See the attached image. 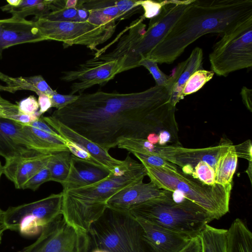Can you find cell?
Wrapping results in <instances>:
<instances>
[{
  "label": "cell",
  "mask_w": 252,
  "mask_h": 252,
  "mask_svg": "<svg viewBox=\"0 0 252 252\" xmlns=\"http://www.w3.org/2000/svg\"><path fill=\"white\" fill-rule=\"evenodd\" d=\"M165 87L140 92L81 94L77 99L51 116L108 152L122 138L146 139L167 130L178 143L175 106Z\"/></svg>",
  "instance_id": "obj_1"
},
{
  "label": "cell",
  "mask_w": 252,
  "mask_h": 252,
  "mask_svg": "<svg viewBox=\"0 0 252 252\" xmlns=\"http://www.w3.org/2000/svg\"><path fill=\"white\" fill-rule=\"evenodd\" d=\"M251 16L252 0H193L146 58L158 63H171L201 36L223 33Z\"/></svg>",
  "instance_id": "obj_2"
},
{
  "label": "cell",
  "mask_w": 252,
  "mask_h": 252,
  "mask_svg": "<svg viewBox=\"0 0 252 252\" xmlns=\"http://www.w3.org/2000/svg\"><path fill=\"white\" fill-rule=\"evenodd\" d=\"M192 0H167L159 13L150 19L147 30L143 23L145 18L142 15L127 27V33L121 36L114 49L94 60L104 62L122 60L121 72L139 67V61L146 58L163 40Z\"/></svg>",
  "instance_id": "obj_3"
},
{
  "label": "cell",
  "mask_w": 252,
  "mask_h": 252,
  "mask_svg": "<svg viewBox=\"0 0 252 252\" xmlns=\"http://www.w3.org/2000/svg\"><path fill=\"white\" fill-rule=\"evenodd\" d=\"M147 176L142 163L134 160L126 171L112 173L95 184L73 189L63 194V211L68 221L75 227L87 231L107 208L106 201L122 189L143 181Z\"/></svg>",
  "instance_id": "obj_4"
},
{
  "label": "cell",
  "mask_w": 252,
  "mask_h": 252,
  "mask_svg": "<svg viewBox=\"0 0 252 252\" xmlns=\"http://www.w3.org/2000/svg\"><path fill=\"white\" fill-rule=\"evenodd\" d=\"M172 191L166 190L160 197L147 200L131 207L128 212L135 218L142 220L192 238L214 220L202 208L186 199L175 202Z\"/></svg>",
  "instance_id": "obj_5"
},
{
  "label": "cell",
  "mask_w": 252,
  "mask_h": 252,
  "mask_svg": "<svg viewBox=\"0 0 252 252\" xmlns=\"http://www.w3.org/2000/svg\"><path fill=\"white\" fill-rule=\"evenodd\" d=\"M151 182L159 188L182 192L214 220H219L229 212L232 184L222 186L207 185L178 169L172 171L142 164Z\"/></svg>",
  "instance_id": "obj_6"
},
{
  "label": "cell",
  "mask_w": 252,
  "mask_h": 252,
  "mask_svg": "<svg viewBox=\"0 0 252 252\" xmlns=\"http://www.w3.org/2000/svg\"><path fill=\"white\" fill-rule=\"evenodd\" d=\"M87 234L92 246L106 252H153L141 225L128 212L107 207Z\"/></svg>",
  "instance_id": "obj_7"
},
{
  "label": "cell",
  "mask_w": 252,
  "mask_h": 252,
  "mask_svg": "<svg viewBox=\"0 0 252 252\" xmlns=\"http://www.w3.org/2000/svg\"><path fill=\"white\" fill-rule=\"evenodd\" d=\"M209 59L211 71L218 76L252 66V16L223 33L214 46Z\"/></svg>",
  "instance_id": "obj_8"
},
{
  "label": "cell",
  "mask_w": 252,
  "mask_h": 252,
  "mask_svg": "<svg viewBox=\"0 0 252 252\" xmlns=\"http://www.w3.org/2000/svg\"><path fill=\"white\" fill-rule=\"evenodd\" d=\"M63 198L62 191L32 202L9 207L3 213V226L6 230L18 231L24 236L38 235L44 226L62 215Z\"/></svg>",
  "instance_id": "obj_9"
},
{
  "label": "cell",
  "mask_w": 252,
  "mask_h": 252,
  "mask_svg": "<svg viewBox=\"0 0 252 252\" xmlns=\"http://www.w3.org/2000/svg\"><path fill=\"white\" fill-rule=\"evenodd\" d=\"M35 21L40 33L45 40L63 43L64 47L73 45L86 46L92 50L111 37L116 23L96 26L88 22L57 21L39 18Z\"/></svg>",
  "instance_id": "obj_10"
},
{
  "label": "cell",
  "mask_w": 252,
  "mask_h": 252,
  "mask_svg": "<svg viewBox=\"0 0 252 252\" xmlns=\"http://www.w3.org/2000/svg\"><path fill=\"white\" fill-rule=\"evenodd\" d=\"M89 237L67 223L61 215L44 226L32 244L20 252H88Z\"/></svg>",
  "instance_id": "obj_11"
},
{
  "label": "cell",
  "mask_w": 252,
  "mask_h": 252,
  "mask_svg": "<svg viewBox=\"0 0 252 252\" xmlns=\"http://www.w3.org/2000/svg\"><path fill=\"white\" fill-rule=\"evenodd\" d=\"M47 153L44 143L24 124L0 118V156L5 161Z\"/></svg>",
  "instance_id": "obj_12"
},
{
  "label": "cell",
  "mask_w": 252,
  "mask_h": 252,
  "mask_svg": "<svg viewBox=\"0 0 252 252\" xmlns=\"http://www.w3.org/2000/svg\"><path fill=\"white\" fill-rule=\"evenodd\" d=\"M122 60L109 62L90 59L76 69L63 71L61 80L66 82L74 81L70 86V94H79L95 85H104L121 73Z\"/></svg>",
  "instance_id": "obj_13"
},
{
  "label": "cell",
  "mask_w": 252,
  "mask_h": 252,
  "mask_svg": "<svg viewBox=\"0 0 252 252\" xmlns=\"http://www.w3.org/2000/svg\"><path fill=\"white\" fill-rule=\"evenodd\" d=\"M233 144L226 140H221L217 146L203 148H187L179 145H156L154 154L158 155L182 168L190 165L193 168L204 161L214 170L220 157Z\"/></svg>",
  "instance_id": "obj_14"
},
{
  "label": "cell",
  "mask_w": 252,
  "mask_h": 252,
  "mask_svg": "<svg viewBox=\"0 0 252 252\" xmlns=\"http://www.w3.org/2000/svg\"><path fill=\"white\" fill-rule=\"evenodd\" d=\"M44 41L35 21L15 17L0 19V60L11 46Z\"/></svg>",
  "instance_id": "obj_15"
},
{
  "label": "cell",
  "mask_w": 252,
  "mask_h": 252,
  "mask_svg": "<svg viewBox=\"0 0 252 252\" xmlns=\"http://www.w3.org/2000/svg\"><path fill=\"white\" fill-rule=\"evenodd\" d=\"M166 191L152 182L145 183L142 181L119 190L106 201V205L110 209L128 212L135 205L163 195Z\"/></svg>",
  "instance_id": "obj_16"
},
{
  "label": "cell",
  "mask_w": 252,
  "mask_h": 252,
  "mask_svg": "<svg viewBox=\"0 0 252 252\" xmlns=\"http://www.w3.org/2000/svg\"><path fill=\"white\" fill-rule=\"evenodd\" d=\"M42 118L45 123L65 139L75 143L85 149L95 160L111 173L115 168L123 166L126 164L125 159L121 160L112 157L108 152L70 129L51 116H42Z\"/></svg>",
  "instance_id": "obj_17"
},
{
  "label": "cell",
  "mask_w": 252,
  "mask_h": 252,
  "mask_svg": "<svg viewBox=\"0 0 252 252\" xmlns=\"http://www.w3.org/2000/svg\"><path fill=\"white\" fill-rule=\"evenodd\" d=\"M136 219L143 228L144 238L153 252H180L193 238Z\"/></svg>",
  "instance_id": "obj_18"
},
{
  "label": "cell",
  "mask_w": 252,
  "mask_h": 252,
  "mask_svg": "<svg viewBox=\"0 0 252 252\" xmlns=\"http://www.w3.org/2000/svg\"><path fill=\"white\" fill-rule=\"evenodd\" d=\"M203 55L202 49L196 47L185 61L173 69L165 88L169 94L168 102L173 106L184 99L182 91L189 77L196 70L202 69Z\"/></svg>",
  "instance_id": "obj_19"
},
{
  "label": "cell",
  "mask_w": 252,
  "mask_h": 252,
  "mask_svg": "<svg viewBox=\"0 0 252 252\" xmlns=\"http://www.w3.org/2000/svg\"><path fill=\"white\" fill-rule=\"evenodd\" d=\"M52 154L18 158L5 161L3 174L17 189H23L26 183L40 170L46 166Z\"/></svg>",
  "instance_id": "obj_20"
},
{
  "label": "cell",
  "mask_w": 252,
  "mask_h": 252,
  "mask_svg": "<svg viewBox=\"0 0 252 252\" xmlns=\"http://www.w3.org/2000/svg\"><path fill=\"white\" fill-rule=\"evenodd\" d=\"M111 172L103 167L96 166L79 160L72 155L68 176L61 185L63 192L91 186L107 178Z\"/></svg>",
  "instance_id": "obj_21"
},
{
  "label": "cell",
  "mask_w": 252,
  "mask_h": 252,
  "mask_svg": "<svg viewBox=\"0 0 252 252\" xmlns=\"http://www.w3.org/2000/svg\"><path fill=\"white\" fill-rule=\"evenodd\" d=\"M0 80L5 83L0 84V91L15 93L27 90L34 92L37 95L41 94L51 96L56 91L53 90L41 75L30 77H14L0 71Z\"/></svg>",
  "instance_id": "obj_22"
},
{
  "label": "cell",
  "mask_w": 252,
  "mask_h": 252,
  "mask_svg": "<svg viewBox=\"0 0 252 252\" xmlns=\"http://www.w3.org/2000/svg\"><path fill=\"white\" fill-rule=\"evenodd\" d=\"M83 6L89 13V23L96 26L116 23L126 19L119 10L113 0H82Z\"/></svg>",
  "instance_id": "obj_23"
},
{
  "label": "cell",
  "mask_w": 252,
  "mask_h": 252,
  "mask_svg": "<svg viewBox=\"0 0 252 252\" xmlns=\"http://www.w3.org/2000/svg\"><path fill=\"white\" fill-rule=\"evenodd\" d=\"M53 0H7V4L0 9L10 13L12 17L22 19L30 15H34L35 19L46 14L52 9Z\"/></svg>",
  "instance_id": "obj_24"
},
{
  "label": "cell",
  "mask_w": 252,
  "mask_h": 252,
  "mask_svg": "<svg viewBox=\"0 0 252 252\" xmlns=\"http://www.w3.org/2000/svg\"><path fill=\"white\" fill-rule=\"evenodd\" d=\"M199 237L201 252H227V229L217 228L207 224Z\"/></svg>",
  "instance_id": "obj_25"
},
{
  "label": "cell",
  "mask_w": 252,
  "mask_h": 252,
  "mask_svg": "<svg viewBox=\"0 0 252 252\" xmlns=\"http://www.w3.org/2000/svg\"><path fill=\"white\" fill-rule=\"evenodd\" d=\"M238 157L232 144L218 160L215 169L216 184L226 186L232 184L237 164Z\"/></svg>",
  "instance_id": "obj_26"
},
{
  "label": "cell",
  "mask_w": 252,
  "mask_h": 252,
  "mask_svg": "<svg viewBox=\"0 0 252 252\" xmlns=\"http://www.w3.org/2000/svg\"><path fill=\"white\" fill-rule=\"evenodd\" d=\"M72 154L69 151L52 154L47 167L50 175V181L63 184L69 174Z\"/></svg>",
  "instance_id": "obj_27"
},
{
  "label": "cell",
  "mask_w": 252,
  "mask_h": 252,
  "mask_svg": "<svg viewBox=\"0 0 252 252\" xmlns=\"http://www.w3.org/2000/svg\"><path fill=\"white\" fill-rule=\"evenodd\" d=\"M214 72L203 69L195 71L189 78L182 91V96L194 93L202 88L203 86L211 80Z\"/></svg>",
  "instance_id": "obj_28"
},
{
  "label": "cell",
  "mask_w": 252,
  "mask_h": 252,
  "mask_svg": "<svg viewBox=\"0 0 252 252\" xmlns=\"http://www.w3.org/2000/svg\"><path fill=\"white\" fill-rule=\"evenodd\" d=\"M133 154L141 162L150 166L172 171L178 170L177 166L160 156L154 154L134 152Z\"/></svg>",
  "instance_id": "obj_29"
},
{
  "label": "cell",
  "mask_w": 252,
  "mask_h": 252,
  "mask_svg": "<svg viewBox=\"0 0 252 252\" xmlns=\"http://www.w3.org/2000/svg\"><path fill=\"white\" fill-rule=\"evenodd\" d=\"M191 176L207 185L213 186L216 184L215 170L204 161H200L196 164Z\"/></svg>",
  "instance_id": "obj_30"
},
{
  "label": "cell",
  "mask_w": 252,
  "mask_h": 252,
  "mask_svg": "<svg viewBox=\"0 0 252 252\" xmlns=\"http://www.w3.org/2000/svg\"><path fill=\"white\" fill-rule=\"evenodd\" d=\"M139 66L147 68L153 76L158 86L166 87L168 83L170 75H167L158 68V63L152 60L144 58L138 63Z\"/></svg>",
  "instance_id": "obj_31"
},
{
  "label": "cell",
  "mask_w": 252,
  "mask_h": 252,
  "mask_svg": "<svg viewBox=\"0 0 252 252\" xmlns=\"http://www.w3.org/2000/svg\"><path fill=\"white\" fill-rule=\"evenodd\" d=\"M77 13L76 8H66L64 6L60 9L51 11L40 18L52 21L75 22Z\"/></svg>",
  "instance_id": "obj_32"
},
{
  "label": "cell",
  "mask_w": 252,
  "mask_h": 252,
  "mask_svg": "<svg viewBox=\"0 0 252 252\" xmlns=\"http://www.w3.org/2000/svg\"><path fill=\"white\" fill-rule=\"evenodd\" d=\"M65 144L72 155L76 158L96 166L103 167L89 153L80 145L66 139Z\"/></svg>",
  "instance_id": "obj_33"
},
{
  "label": "cell",
  "mask_w": 252,
  "mask_h": 252,
  "mask_svg": "<svg viewBox=\"0 0 252 252\" xmlns=\"http://www.w3.org/2000/svg\"><path fill=\"white\" fill-rule=\"evenodd\" d=\"M48 181H50V175L46 166L30 178L24 185L23 189H30L35 191L42 184Z\"/></svg>",
  "instance_id": "obj_34"
},
{
  "label": "cell",
  "mask_w": 252,
  "mask_h": 252,
  "mask_svg": "<svg viewBox=\"0 0 252 252\" xmlns=\"http://www.w3.org/2000/svg\"><path fill=\"white\" fill-rule=\"evenodd\" d=\"M167 0L154 1L151 0H140V5L144 10L142 16L145 18L151 19L157 16L160 12L162 6Z\"/></svg>",
  "instance_id": "obj_35"
},
{
  "label": "cell",
  "mask_w": 252,
  "mask_h": 252,
  "mask_svg": "<svg viewBox=\"0 0 252 252\" xmlns=\"http://www.w3.org/2000/svg\"><path fill=\"white\" fill-rule=\"evenodd\" d=\"M140 0H115V4L120 12L126 19L128 18L140 10Z\"/></svg>",
  "instance_id": "obj_36"
},
{
  "label": "cell",
  "mask_w": 252,
  "mask_h": 252,
  "mask_svg": "<svg viewBox=\"0 0 252 252\" xmlns=\"http://www.w3.org/2000/svg\"><path fill=\"white\" fill-rule=\"evenodd\" d=\"M79 95L62 94L56 91L50 96L52 107L56 108L57 110L62 109L76 101Z\"/></svg>",
  "instance_id": "obj_37"
},
{
  "label": "cell",
  "mask_w": 252,
  "mask_h": 252,
  "mask_svg": "<svg viewBox=\"0 0 252 252\" xmlns=\"http://www.w3.org/2000/svg\"><path fill=\"white\" fill-rule=\"evenodd\" d=\"M17 104H14L0 95V118L12 120L19 114Z\"/></svg>",
  "instance_id": "obj_38"
},
{
  "label": "cell",
  "mask_w": 252,
  "mask_h": 252,
  "mask_svg": "<svg viewBox=\"0 0 252 252\" xmlns=\"http://www.w3.org/2000/svg\"><path fill=\"white\" fill-rule=\"evenodd\" d=\"M19 112L26 115L35 114L39 109L37 100L33 95L22 99L17 104Z\"/></svg>",
  "instance_id": "obj_39"
},
{
  "label": "cell",
  "mask_w": 252,
  "mask_h": 252,
  "mask_svg": "<svg viewBox=\"0 0 252 252\" xmlns=\"http://www.w3.org/2000/svg\"><path fill=\"white\" fill-rule=\"evenodd\" d=\"M234 146L238 158H243L248 161H252V146L250 140H247L241 144Z\"/></svg>",
  "instance_id": "obj_40"
},
{
  "label": "cell",
  "mask_w": 252,
  "mask_h": 252,
  "mask_svg": "<svg viewBox=\"0 0 252 252\" xmlns=\"http://www.w3.org/2000/svg\"><path fill=\"white\" fill-rule=\"evenodd\" d=\"M41 130L57 137H62L43 120L42 116L37 121L28 124H24Z\"/></svg>",
  "instance_id": "obj_41"
},
{
  "label": "cell",
  "mask_w": 252,
  "mask_h": 252,
  "mask_svg": "<svg viewBox=\"0 0 252 252\" xmlns=\"http://www.w3.org/2000/svg\"><path fill=\"white\" fill-rule=\"evenodd\" d=\"M38 96L37 102L39 108L38 112L42 115L52 107L51 101L50 96L45 94H41Z\"/></svg>",
  "instance_id": "obj_42"
},
{
  "label": "cell",
  "mask_w": 252,
  "mask_h": 252,
  "mask_svg": "<svg viewBox=\"0 0 252 252\" xmlns=\"http://www.w3.org/2000/svg\"><path fill=\"white\" fill-rule=\"evenodd\" d=\"M240 94L242 101L247 108L252 111V90L244 86L242 87Z\"/></svg>",
  "instance_id": "obj_43"
},
{
  "label": "cell",
  "mask_w": 252,
  "mask_h": 252,
  "mask_svg": "<svg viewBox=\"0 0 252 252\" xmlns=\"http://www.w3.org/2000/svg\"><path fill=\"white\" fill-rule=\"evenodd\" d=\"M76 8L77 13L75 22H87L89 17L90 13L89 11L83 6L82 0H78Z\"/></svg>",
  "instance_id": "obj_44"
},
{
  "label": "cell",
  "mask_w": 252,
  "mask_h": 252,
  "mask_svg": "<svg viewBox=\"0 0 252 252\" xmlns=\"http://www.w3.org/2000/svg\"><path fill=\"white\" fill-rule=\"evenodd\" d=\"M158 135L159 137L158 145L164 146L168 142H174L171 133L167 130H162Z\"/></svg>",
  "instance_id": "obj_45"
},
{
  "label": "cell",
  "mask_w": 252,
  "mask_h": 252,
  "mask_svg": "<svg viewBox=\"0 0 252 252\" xmlns=\"http://www.w3.org/2000/svg\"><path fill=\"white\" fill-rule=\"evenodd\" d=\"M146 139L152 144L157 145L159 141L158 135L155 133H151L148 134Z\"/></svg>",
  "instance_id": "obj_46"
},
{
  "label": "cell",
  "mask_w": 252,
  "mask_h": 252,
  "mask_svg": "<svg viewBox=\"0 0 252 252\" xmlns=\"http://www.w3.org/2000/svg\"><path fill=\"white\" fill-rule=\"evenodd\" d=\"M77 0H67L65 1V7L66 8H76Z\"/></svg>",
  "instance_id": "obj_47"
},
{
  "label": "cell",
  "mask_w": 252,
  "mask_h": 252,
  "mask_svg": "<svg viewBox=\"0 0 252 252\" xmlns=\"http://www.w3.org/2000/svg\"><path fill=\"white\" fill-rule=\"evenodd\" d=\"M2 174H3V166L2 165L1 162L0 161V177ZM3 213H4V211H2L0 208V227L4 226L3 223Z\"/></svg>",
  "instance_id": "obj_48"
},
{
  "label": "cell",
  "mask_w": 252,
  "mask_h": 252,
  "mask_svg": "<svg viewBox=\"0 0 252 252\" xmlns=\"http://www.w3.org/2000/svg\"><path fill=\"white\" fill-rule=\"evenodd\" d=\"M249 165L245 172L249 175L251 183H252V161H249Z\"/></svg>",
  "instance_id": "obj_49"
}]
</instances>
